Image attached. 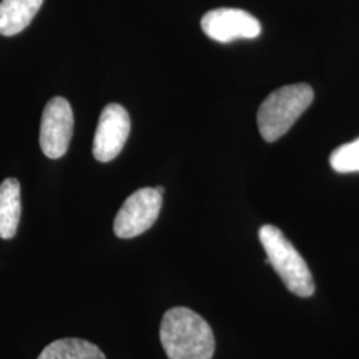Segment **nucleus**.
<instances>
[{
    "mask_svg": "<svg viewBox=\"0 0 359 359\" xmlns=\"http://www.w3.org/2000/svg\"><path fill=\"white\" fill-rule=\"evenodd\" d=\"M160 341L169 359H212L215 355L212 327L200 314L184 306L165 311Z\"/></svg>",
    "mask_w": 359,
    "mask_h": 359,
    "instance_id": "1",
    "label": "nucleus"
},
{
    "mask_svg": "<svg viewBox=\"0 0 359 359\" xmlns=\"http://www.w3.org/2000/svg\"><path fill=\"white\" fill-rule=\"evenodd\" d=\"M314 100V90L305 83L286 86L271 92L261 104L257 124L265 142H277L294 126Z\"/></svg>",
    "mask_w": 359,
    "mask_h": 359,
    "instance_id": "2",
    "label": "nucleus"
},
{
    "mask_svg": "<svg viewBox=\"0 0 359 359\" xmlns=\"http://www.w3.org/2000/svg\"><path fill=\"white\" fill-rule=\"evenodd\" d=\"M258 236L268 255L266 264L278 273L285 286L298 297L313 295L316 285L308 264L283 231L273 225H264Z\"/></svg>",
    "mask_w": 359,
    "mask_h": 359,
    "instance_id": "3",
    "label": "nucleus"
},
{
    "mask_svg": "<svg viewBox=\"0 0 359 359\" xmlns=\"http://www.w3.org/2000/svg\"><path fill=\"white\" fill-rule=\"evenodd\" d=\"M163 206V196L156 188H142L132 193L120 208L114 222L118 238H133L154 226Z\"/></svg>",
    "mask_w": 359,
    "mask_h": 359,
    "instance_id": "4",
    "label": "nucleus"
},
{
    "mask_svg": "<svg viewBox=\"0 0 359 359\" xmlns=\"http://www.w3.org/2000/svg\"><path fill=\"white\" fill-rule=\"evenodd\" d=\"M74 132V114L65 97L51 99L41 116L40 148L48 158H60L68 151Z\"/></svg>",
    "mask_w": 359,
    "mask_h": 359,
    "instance_id": "5",
    "label": "nucleus"
},
{
    "mask_svg": "<svg viewBox=\"0 0 359 359\" xmlns=\"http://www.w3.org/2000/svg\"><path fill=\"white\" fill-rule=\"evenodd\" d=\"M130 132L128 112L120 104H108L102 112L92 152L97 161L109 163L123 151Z\"/></svg>",
    "mask_w": 359,
    "mask_h": 359,
    "instance_id": "6",
    "label": "nucleus"
},
{
    "mask_svg": "<svg viewBox=\"0 0 359 359\" xmlns=\"http://www.w3.org/2000/svg\"><path fill=\"white\" fill-rule=\"evenodd\" d=\"M206 36L218 43H231L240 39H256L262 28L252 13L238 8H217L206 13L201 19Z\"/></svg>",
    "mask_w": 359,
    "mask_h": 359,
    "instance_id": "7",
    "label": "nucleus"
},
{
    "mask_svg": "<svg viewBox=\"0 0 359 359\" xmlns=\"http://www.w3.org/2000/svg\"><path fill=\"white\" fill-rule=\"evenodd\" d=\"M44 0H1L0 35L13 36L26 29Z\"/></svg>",
    "mask_w": 359,
    "mask_h": 359,
    "instance_id": "8",
    "label": "nucleus"
},
{
    "mask_svg": "<svg viewBox=\"0 0 359 359\" xmlns=\"http://www.w3.org/2000/svg\"><path fill=\"white\" fill-rule=\"evenodd\" d=\"M22 215L20 184L16 179H6L0 184V238L15 237Z\"/></svg>",
    "mask_w": 359,
    "mask_h": 359,
    "instance_id": "9",
    "label": "nucleus"
},
{
    "mask_svg": "<svg viewBox=\"0 0 359 359\" xmlns=\"http://www.w3.org/2000/svg\"><path fill=\"white\" fill-rule=\"evenodd\" d=\"M38 359H107L102 348L81 338H62L43 348Z\"/></svg>",
    "mask_w": 359,
    "mask_h": 359,
    "instance_id": "10",
    "label": "nucleus"
},
{
    "mask_svg": "<svg viewBox=\"0 0 359 359\" xmlns=\"http://www.w3.org/2000/svg\"><path fill=\"white\" fill-rule=\"evenodd\" d=\"M330 165L339 173L359 172V139L337 148L330 156Z\"/></svg>",
    "mask_w": 359,
    "mask_h": 359,
    "instance_id": "11",
    "label": "nucleus"
},
{
    "mask_svg": "<svg viewBox=\"0 0 359 359\" xmlns=\"http://www.w3.org/2000/svg\"><path fill=\"white\" fill-rule=\"evenodd\" d=\"M156 191H157V192L160 193V194H161V196H163V194H164V188H163V187H157V188H156Z\"/></svg>",
    "mask_w": 359,
    "mask_h": 359,
    "instance_id": "12",
    "label": "nucleus"
}]
</instances>
